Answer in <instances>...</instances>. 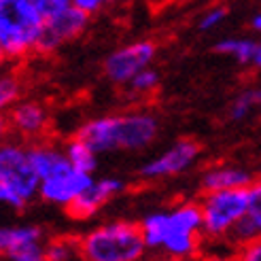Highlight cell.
<instances>
[{
  "label": "cell",
  "instance_id": "obj_15",
  "mask_svg": "<svg viewBox=\"0 0 261 261\" xmlns=\"http://www.w3.org/2000/svg\"><path fill=\"white\" fill-rule=\"evenodd\" d=\"M28 149H30V160H32V166L34 170L38 172V176L47 178L56 172H62L70 168V162H68V155H66V149L56 145L51 140H34V142H28Z\"/></svg>",
  "mask_w": 261,
  "mask_h": 261
},
{
  "label": "cell",
  "instance_id": "obj_11",
  "mask_svg": "<svg viewBox=\"0 0 261 261\" xmlns=\"http://www.w3.org/2000/svg\"><path fill=\"white\" fill-rule=\"evenodd\" d=\"M11 134L25 142L45 138L49 129V111L41 100L19 98L7 113Z\"/></svg>",
  "mask_w": 261,
  "mask_h": 261
},
{
  "label": "cell",
  "instance_id": "obj_9",
  "mask_svg": "<svg viewBox=\"0 0 261 261\" xmlns=\"http://www.w3.org/2000/svg\"><path fill=\"white\" fill-rule=\"evenodd\" d=\"M89 25V13L81 11L79 7H70L58 15L45 19V28L38 45V54H54L66 43L79 38Z\"/></svg>",
  "mask_w": 261,
  "mask_h": 261
},
{
  "label": "cell",
  "instance_id": "obj_8",
  "mask_svg": "<svg viewBox=\"0 0 261 261\" xmlns=\"http://www.w3.org/2000/svg\"><path fill=\"white\" fill-rule=\"evenodd\" d=\"M198 158H200V145L195 140L182 138V140H176L174 145H170L166 151H162L160 155L147 160L140 166L138 176L145 180H162V178L178 176L182 172H187L198 162Z\"/></svg>",
  "mask_w": 261,
  "mask_h": 261
},
{
  "label": "cell",
  "instance_id": "obj_3",
  "mask_svg": "<svg viewBox=\"0 0 261 261\" xmlns=\"http://www.w3.org/2000/svg\"><path fill=\"white\" fill-rule=\"evenodd\" d=\"M41 176L30 160L28 142L21 138L0 140V206L9 211H23L38 198Z\"/></svg>",
  "mask_w": 261,
  "mask_h": 261
},
{
  "label": "cell",
  "instance_id": "obj_6",
  "mask_svg": "<svg viewBox=\"0 0 261 261\" xmlns=\"http://www.w3.org/2000/svg\"><path fill=\"white\" fill-rule=\"evenodd\" d=\"M246 204H249V187L204 191L200 200L204 238L229 240L233 227L246 213Z\"/></svg>",
  "mask_w": 261,
  "mask_h": 261
},
{
  "label": "cell",
  "instance_id": "obj_7",
  "mask_svg": "<svg viewBox=\"0 0 261 261\" xmlns=\"http://www.w3.org/2000/svg\"><path fill=\"white\" fill-rule=\"evenodd\" d=\"M155 56H158V47L151 41L127 43L107 56L102 64L104 76L113 85H127L142 68L151 66Z\"/></svg>",
  "mask_w": 261,
  "mask_h": 261
},
{
  "label": "cell",
  "instance_id": "obj_10",
  "mask_svg": "<svg viewBox=\"0 0 261 261\" xmlns=\"http://www.w3.org/2000/svg\"><path fill=\"white\" fill-rule=\"evenodd\" d=\"M94 180L91 172L79 170V168H66L62 172H56L41 180V189H38V198L45 204L58 206V208H68L79 195L89 187Z\"/></svg>",
  "mask_w": 261,
  "mask_h": 261
},
{
  "label": "cell",
  "instance_id": "obj_1",
  "mask_svg": "<svg viewBox=\"0 0 261 261\" xmlns=\"http://www.w3.org/2000/svg\"><path fill=\"white\" fill-rule=\"evenodd\" d=\"M147 251L170 259H191L202 251L204 221L200 202H180L170 211L149 213L140 221Z\"/></svg>",
  "mask_w": 261,
  "mask_h": 261
},
{
  "label": "cell",
  "instance_id": "obj_19",
  "mask_svg": "<svg viewBox=\"0 0 261 261\" xmlns=\"http://www.w3.org/2000/svg\"><path fill=\"white\" fill-rule=\"evenodd\" d=\"M19 98H23V81L15 70L0 72V115H7L9 109Z\"/></svg>",
  "mask_w": 261,
  "mask_h": 261
},
{
  "label": "cell",
  "instance_id": "obj_31",
  "mask_svg": "<svg viewBox=\"0 0 261 261\" xmlns=\"http://www.w3.org/2000/svg\"><path fill=\"white\" fill-rule=\"evenodd\" d=\"M7 64H11V62H9L7 54H5V49H3V45H0V72H3V70L7 68Z\"/></svg>",
  "mask_w": 261,
  "mask_h": 261
},
{
  "label": "cell",
  "instance_id": "obj_27",
  "mask_svg": "<svg viewBox=\"0 0 261 261\" xmlns=\"http://www.w3.org/2000/svg\"><path fill=\"white\" fill-rule=\"evenodd\" d=\"M11 136V127H9V119L7 115H0V140H5Z\"/></svg>",
  "mask_w": 261,
  "mask_h": 261
},
{
  "label": "cell",
  "instance_id": "obj_14",
  "mask_svg": "<svg viewBox=\"0 0 261 261\" xmlns=\"http://www.w3.org/2000/svg\"><path fill=\"white\" fill-rule=\"evenodd\" d=\"M261 238V178H255L249 187V204H246V213L233 227L229 242L236 244V249L246 242H253Z\"/></svg>",
  "mask_w": 261,
  "mask_h": 261
},
{
  "label": "cell",
  "instance_id": "obj_17",
  "mask_svg": "<svg viewBox=\"0 0 261 261\" xmlns=\"http://www.w3.org/2000/svg\"><path fill=\"white\" fill-rule=\"evenodd\" d=\"M64 149H66L68 162H70L72 168H79V170L94 174L96 166H98V153L91 149L85 140H81L79 136H72L70 140H66Z\"/></svg>",
  "mask_w": 261,
  "mask_h": 261
},
{
  "label": "cell",
  "instance_id": "obj_18",
  "mask_svg": "<svg viewBox=\"0 0 261 261\" xmlns=\"http://www.w3.org/2000/svg\"><path fill=\"white\" fill-rule=\"evenodd\" d=\"M255 41L251 38H236V36H229V38H221V41L215 45V51L221 56H229L233 58L238 64H244V66H251L253 62V54H255Z\"/></svg>",
  "mask_w": 261,
  "mask_h": 261
},
{
  "label": "cell",
  "instance_id": "obj_23",
  "mask_svg": "<svg viewBox=\"0 0 261 261\" xmlns=\"http://www.w3.org/2000/svg\"><path fill=\"white\" fill-rule=\"evenodd\" d=\"M225 17H227V9L225 7H213L200 17L198 28L202 32H213L215 28H219V25L225 21Z\"/></svg>",
  "mask_w": 261,
  "mask_h": 261
},
{
  "label": "cell",
  "instance_id": "obj_29",
  "mask_svg": "<svg viewBox=\"0 0 261 261\" xmlns=\"http://www.w3.org/2000/svg\"><path fill=\"white\" fill-rule=\"evenodd\" d=\"M251 28L261 36V11H259V13H255V15L251 17Z\"/></svg>",
  "mask_w": 261,
  "mask_h": 261
},
{
  "label": "cell",
  "instance_id": "obj_25",
  "mask_svg": "<svg viewBox=\"0 0 261 261\" xmlns=\"http://www.w3.org/2000/svg\"><path fill=\"white\" fill-rule=\"evenodd\" d=\"M236 251H238V257L244 261H261V238L238 246Z\"/></svg>",
  "mask_w": 261,
  "mask_h": 261
},
{
  "label": "cell",
  "instance_id": "obj_24",
  "mask_svg": "<svg viewBox=\"0 0 261 261\" xmlns=\"http://www.w3.org/2000/svg\"><path fill=\"white\" fill-rule=\"evenodd\" d=\"M32 3L38 9V13H41L45 19H49V17L58 15V13L70 9L74 5V0H32Z\"/></svg>",
  "mask_w": 261,
  "mask_h": 261
},
{
  "label": "cell",
  "instance_id": "obj_28",
  "mask_svg": "<svg viewBox=\"0 0 261 261\" xmlns=\"http://www.w3.org/2000/svg\"><path fill=\"white\" fill-rule=\"evenodd\" d=\"M251 66H255L257 70H261V41L255 45V54H253V62Z\"/></svg>",
  "mask_w": 261,
  "mask_h": 261
},
{
  "label": "cell",
  "instance_id": "obj_16",
  "mask_svg": "<svg viewBox=\"0 0 261 261\" xmlns=\"http://www.w3.org/2000/svg\"><path fill=\"white\" fill-rule=\"evenodd\" d=\"M255 176L240 166L219 164L206 168L202 174V191H217V189H236V187H251Z\"/></svg>",
  "mask_w": 261,
  "mask_h": 261
},
{
  "label": "cell",
  "instance_id": "obj_2",
  "mask_svg": "<svg viewBox=\"0 0 261 261\" xmlns=\"http://www.w3.org/2000/svg\"><path fill=\"white\" fill-rule=\"evenodd\" d=\"M160 134L158 117L149 111L102 115L79 125L74 136L85 140L98 155L113 151H145Z\"/></svg>",
  "mask_w": 261,
  "mask_h": 261
},
{
  "label": "cell",
  "instance_id": "obj_22",
  "mask_svg": "<svg viewBox=\"0 0 261 261\" xmlns=\"http://www.w3.org/2000/svg\"><path fill=\"white\" fill-rule=\"evenodd\" d=\"M160 87V72L153 66L142 68L132 81L127 83V89L132 91L134 96H151L153 91H158Z\"/></svg>",
  "mask_w": 261,
  "mask_h": 261
},
{
  "label": "cell",
  "instance_id": "obj_21",
  "mask_svg": "<svg viewBox=\"0 0 261 261\" xmlns=\"http://www.w3.org/2000/svg\"><path fill=\"white\" fill-rule=\"evenodd\" d=\"M257 109H261V87L244 89L229 104V119L231 121H242L251 113H255Z\"/></svg>",
  "mask_w": 261,
  "mask_h": 261
},
{
  "label": "cell",
  "instance_id": "obj_5",
  "mask_svg": "<svg viewBox=\"0 0 261 261\" xmlns=\"http://www.w3.org/2000/svg\"><path fill=\"white\" fill-rule=\"evenodd\" d=\"M81 253L87 261H138L145 257L147 244L140 223L109 221L83 233Z\"/></svg>",
  "mask_w": 261,
  "mask_h": 261
},
{
  "label": "cell",
  "instance_id": "obj_12",
  "mask_svg": "<svg viewBox=\"0 0 261 261\" xmlns=\"http://www.w3.org/2000/svg\"><path fill=\"white\" fill-rule=\"evenodd\" d=\"M123 191H125V182L121 178H115V176L94 178L89 182V187L66 208V211L76 221H87L91 217H96L104 206H107L111 200H115L117 195H121Z\"/></svg>",
  "mask_w": 261,
  "mask_h": 261
},
{
  "label": "cell",
  "instance_id": "obj_13",
  "mask_svg": "<svg viewBox=\"0 0 261 261\" xmlns=\"http://www.w3.org/2000/svg\"><path fill=\"white\" fill-rule=\"evenodd\" d=\"M5 257L11 261H47V238L38 225L7 227Z\"/></svg>",
  "mask_w": 261,
  "mask_h": 261
},
{
  "label": "cell",
  "instance_id": "obj_30",
  "mask_svg": "<svg viewBox=\"0 0 261 261\" xmlns=\"http://www.w3.org/2000/svg\"><path fill=\"white\" fill-rule=\"evenodd\" d=\"M7 249V227H0V257H5Z\"/></svg>",
  "mask_w": 261,
  "mask_h": 261
},
{
  "label": "cell",
  "instance_id": "obj_26",
  "mask_svg": "<svg viewBox=\"0 0 261 261\" xmlns=\"http://www.w3.org/2000/svg\"><path fill=\"white\" fill-rule=\"evenodd\" d=\"M109 3H113V0H74V7H79L81 11L89 13V15H94V13H98L102 7H107Z\"/></svg>",
  "mask_w": 261,
  "mask_h": 261
},
{
  "label": "cell",
  "instance_id": "obj_4",
  "mask_svg": "<svg viewBox=\"0 0 261 261\" xmlns=\"http://www.w3.org/2000/svg\"><path fill=\"white\" fill-rule=\"evenodd\" d=\"M45 17L32 0H0V45L11 64L38 54Z\"/></svg>",
  "mask_w": 261,
  "mask_h": 261
},
{
  "label": "cell",
  "instance_id": "obj_20",
  "mask_svg": "<svg viewBox=\"0 0 261 261\" xmlns=\"http://www.w3.org/2000/svg\"><path fill=\"white\" fill-rule=\"evenodd\" d=\"M83 259L81 253V238H54L47 240V261H74Z\"/></svg>",
  "mask_w": 261,
  "mask_h": 261
}]
</instances>
